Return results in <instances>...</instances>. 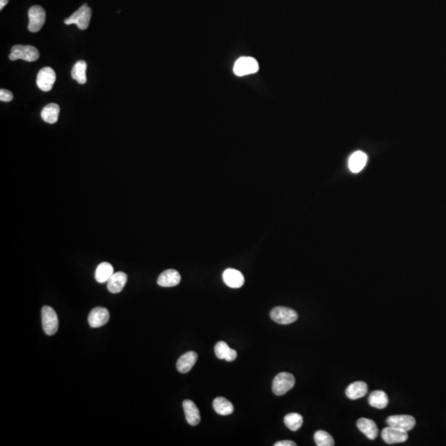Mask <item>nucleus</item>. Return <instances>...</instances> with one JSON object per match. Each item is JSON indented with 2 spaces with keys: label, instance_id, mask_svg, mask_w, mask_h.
<instances>
[{
  "label": "nucleus",
  "instance_id": "nucleus-1",
  "mask_svg": "<svg viewBox=\"0 0 446 446\" xmlns=\"http://www.w3.org/2000/svg\"><path fill=\"white\" fill-rule=\"evenodd\" d=\"M91 16H92V10L90 7H88L87 3H84L71 16L65 18L64 22L65 25L75 24L80 30H86L89 26Z\"/></svg>",
  "mask_w": 446,
  "mask_h": 446
},
{
  "label": "nucleus",
  "instance_id": "nucleus-2",
  "mask_svg": "<svg viewBox=\"0 0 446 446\" xmlns=\"http://www.w3.org/2000/svg\"><path fill=\"white\" fill-rule=\"evenodd\" d=\"M40 54L36 47L32 45H16L12 46L9 60H23L28 62H33L38 60Z\"/></svg>",
  "mask_w": 446,
  "mask_h": 446
},
{
  "label": "nucleus",
  "instance_id": "nucleus-3",
  "mask_svg": "<svg viewBox=\"0 0 446 446\" xmlns=\"http://www.w3.org/2000/svg\"><path fill=\"white\" fill-rule=\"evenodd\" d=\"M295 378L290 373L282 372L275 376L273 381V393L277 396H282L294 388Z\"/></svg>",
  "mask_w": 446,
  "mask_h": 446
},
{
  "label": "nucleus",
  "instance_id": "nucleus-4",
  "mask_svg": "<svg viewBox=\"0 0 446 446\" xmlns=\"http://www.w3.org/2000/svg\"><path fill=\"white\" fill-rule=\"evenodd\" d=\"M41 322L43 331L48 336H53L57 332L59 321L57 314L54 309L49 306H44L41 309Z\"/></svg>",
  "mask_w": 446,
  "mask_h": 446
},
{
  "label": "nucleus",
  "instance_id": "nucleus-5",
  "mask_svg": "<svg viewBox=\"0 0 446 446\" xmlns=\"http://www.w3.org/2000/svg\"><path fill=\"white\" fill-rule=\"evenodd\" d=\"M259 69L257 60L252 57L242 56L239 58L234 64V74L237 76H245L248 74H255Z\"/></svg>",
  "mask_w": 446,
  "mask_h": 446
},
{
  "label": "nucleus",
  "instance_id": "nucleus-6",
  "mask_svg": "<svg viewBox=\"0 0 446 446\" xmlns=\"http://www.w3.org/2000/svg\"><path fill=\"white\" fill-rule=\"evenodd\" d=\"M270 318L274 322L282 325L291 324L296 322L298 318V313L289 308L277 307L270 312Z\"/></svg>",
  "mask_w": 446,
  "mask_h": 446
},
{
  "label": "nucleus",
  "instance_id": "nucleus-7",
  "mask_svg": "<svg viewBox=\"0 0 446 446\" xmlns=\"http://www.w3.org/2000/svg\"><path fill=\"white\" fill-rule=\"evenodd\" d=\"M28 30L31 32H37L42 28L45 21V11L39 5H34L28 10Z\"/></svg>",
  "mask_w": 446,
  "mask_h": 446
},
{
  "label": "nucleus",
  "instance_id": "nucleus-8",
  "mask_svg": "<svg viewBox=\"0 0 446 446\" xmlns=\"http://www.w3.org/2000/svg\"><path fill=\"white\" fill-rule=\"evenodd\" d=\"M56 75L54 69L50 67H44L40 69L36 77V84L38 88L44 92L51 90L55 84Z\"/></svg>",
  "mask_w": 446,
  "mask_h": 446
},
{
  "label": "nucleus",
  "instance_id": "nucleus-9",
  "mask_svg": "<svg viewBox=\"0 0 446 446\" xmlns=\"http://www.w3.org/2000/svg\"><path fill=\"white\" fill-rule=\"evenodd\" d=\"M382 438L387 444L403 443V442L408 441V432L389 426L383 430Z\"/></svg>",
  "mask_w": 446,
  "mask_h": 446
},
{
  "label": "nucleus",
  "instance_id": "nucleus-10",
  "mask_svg": "<svg viewBox=\"0 0 446 446\" xmlns=\"http://www.w3.org/2000/svg\"><path fill=\"white\" fill-rule=\"evenodd\" d=\"M109 312L107 308L98 307L93 308L88 315V323L92 328H98L107 324L109 321Z\"/></svg>",
  "mask_w": 446,
  "mask_h": 446
},
{
  "label": "nucleus",
  "instance_id": "nucleus-11",
  "mask_svg": "<svg viewBox=\"0 0 446 446\" xmlns=\"http://www.w3.org/2000/svg\"><path fill=\"white\" fill-rule=\"evenodd\" d=\"M387 424L390 427L409 432L416 426V419L410 415H394L387 419Z\"/></svg>",
  "mask_w": 446,
  "mask_h": 446
},
{
  "label": "nucleus",
  "instance_id": "nucleus-12",
  "mask_svg": "<svg viewBox=\"0 0 446 446\" xmlns=\"http://www.w3.org/2000/svg\"><path fill=\"white\" fill-rule=\"evenodd\" d=\"M222 279L227 286L232 289H239L243 286L245 279L242 274L235 269H227L222 275Z\"/></svg>",
  "mask_w": 446,
  "mask_h": 446
},
{
  "label": "nucleus",
  "instance_id": "nucleus-13",
  "mask_svg": "<svg viewBox=\"0 0 446 446\" xmlns=\"http://www.w3.org/2000/svg\"><path fill=\"white\" fill-rule=\"evenodd\" d=\"M183 408L187 423L191 426L198 425L201 421L200 413L195 404L191 400L186 399L183 402Z\"/></svg>",
  "mask_w": 446,
  "mask_h": 446
},
{
  "label": "nucleus",
  "instance_id": "nucleus-14",
  "mask_svg": "<svg viewBox=\"0 0 446 446\" xmlns=\"http://www.w3.org/2000/svg\"><path fill=\"white\" fill-rule=\"evenodd\" d=\"M127 275L124 272L114 273L107 280V289L112 294H118L127 284Z\"/></svg>",
  "mask_w": 446,
  "mask_h": 446
},
{
  "label": "nucleus",
  "instance_id": "nucleus-15",
  "mask_svg": "<svg viewBox=\"0 0 446 446\" xmlns=\"http://www.w3.org/2000/svg\"><path fill=\"white\" fill-rule=\"evenodd\" d=\"M181 280V276L177 270H167L160 274V276L158 278L157 284L161 287L176 286L180 283Z\"/></svg>",
  "mask_w": 446,
  "mask_h": 446
},
{
  "label": "nucleus",
  "instance_id": "nucleus-16",
  "mask_svg": "<svg viewBox=\"0 0 446 446\" xmlns=\"http://www.w3.org/2000/svg\"><path fill=\"white\" fill-rule=\"evenodd\" d=\"M198 360V355L194 351H189L184 354L178 360L177 370L182 374H186L192 370Z\"/></svg>",
  "mask_w": 446,
  "mask_h": 446
},
{
  "label": "nucleus",
  "instance_id": "nucleus-17",
  "mask_svg": "<svg viewBox=\"0 0 446 446\" xmlns=\"http://www.w3.org/2000/svg\"><path fill=\"white\" fill-rule=\"evenodd\" d=\"M357 427L362 433L366 436L370 440H375L377 438L379 434V429L377 425L374 421L368 418H361L357 422Z\"/></svg>",
  "mask_w": 446,
  "mask_h": 446
},
{
  "label": "nucleus",
  "instance_id": "nucleus-18",
  "mask_svg": "<svg viewBox=\"0 0 446 446\" xmlns=\"http://www.w3.org/2000/svg\"><path fill=\"white\" fill-rule=\"evenodd\" d=\"M215 355L220 360H226L228 362H232L237 357V353L235 350L230 348L224 341H219L215 346Z\"/></svg>",
  "mask_w": 446,
  "mask_h": 446
},
{
  "label": "nucleus",
  "instance_id": "nucleus-19",
  "mask_svg": "<svg viewBox=\"0 0 446 446\" xmlns=\"http://www.w3.org/2000/svg\"><path fill=\"white\" fill-rule=\"evenodd\" d=\"M368 393V385L363 381H357L350 384L346 390V395L351 400L361 399Z\"/></svg>",
  "mask_w": 446,
  "mask_h": 446
},
{
  "label": "nucleus",
  "instance_id": "nucleus-20",
  "mask_svg": "<svg viewBox=\"0 0 446 446\" xmlns=\"http://www.w3.org/2000/svg\"><path fill=\"white\" fill-rule=\"evenodd\" d=\"M368 157L365 153L356 151L351 155L349 159V168L353 173H359L365 168L367 163Z\"/></svg>",
  "mask_w": 446,
  "mask_h": 446
},
{
  "label": "nucleus",
  "instance_id": "nucleus-21",
  "mask_svg": "<svg viewBox=\"0 0 446 446\" xmlns=\"http://www.w3.org/2000/svg\"><path fill=\"white\" fill-rule=\"evenodd\" d=\"M60 113V107L56 103H49L43 107L41 116L43 121L50 124H54L58 121Z\"/></svg>",
  "mask_w": 446,
  "mask_h": 446
},
{
  "label": "nucleus",
  "instance_id": "nucleus-22",
  "mask_svg": "<svg viewBox=\"0 0 446 446\" xmlns=\"http://www.w3.org/2000/svg\"><path fill=\"white\" fill-rule=\"evenodd\" d=\"M369 404L373 408L384 409L389 404V398L386 393L381 390L373 392L369 397Z\"/></svg>",
  "mask_w": 446,
  "mask_h": 446
},
{
  "label": "nucleus",
  "instance_id": "nucleus-23",
  "mask_svg": "<svg viewBox=\"0 0 446 446\" xmlns=\"http://www.w3.org/2000/svg\"><path fill=\"white\" fill-rule=\"evenodd\" d=\"M215 412L221 416H227L233 413L234 407L231 402L223 397H218L213 401Z\"/></svg>",
  "mask_w": 446,
  "mask_h": 446
},
{
  "label": "nucleus",
  "instance_id": "nucleus-24",
  "mask_svg": "<svg viewBox=\"0 0 446 446\" xmlns=\"http://www.w3.org/2000/svg\"><path fill=\"white\" fill-rule=\"evenodd\" d=\"M86 69H87V63L84 60H79L74 64L72 69L71 76L74 80H76L79 84H84L87 82L86 76Z\"/></svg>",
  "mask_w": 446,
  "mask_h": 446
},
{
  "label": "nucleus",
  "instance_id": "nucleus-25",
  "mask_svg": "<svg viewBox=\"0 0 446 446\" xmlns=\"http://www.w3.org/2000/svg\"><path fill=\"white\" fill-rule=\"evenodd\" d=\"M113 273V268L112 265L107 262L101 263L96 269L95 279L98 283H105L112 276Z\"/></svg>",
  "mask_w": 446,
  "mask_h": 446
},
{
  "label": "nucleus",
  "instance_id": "nucleus-26",
  "mask_svg": "<svg viewBox=\"0 0 446 446\" xmlns=\"http://www.w3.org/2000/svg\"><path fill=\"white\" fill-rule=\"evenodd\" d=\"M284 424L289 430L296 432L300 429L303 423V418L298 413H289L285 416L284 419Z\"/></svg>",
  "mask_w": 446,
  "mask_h": 446
},
{
  "label": "nucleus",
  "instance_id": "nucleus-27",
  "mask_svg": "<svg viewBox=\"0 0 446 446\" xmlns=\"http://www.w3.org/2000/svg\"><path fill=\"white\" fill-rule=\"evenodd\" d=\"M314 441L318 446H333L334 439L328 432L325 431H318L314 435Z\"/></svg>",
  "mask_w": 446,
  "mask_h": 446
},
{
  "label": "nucleus",
  "instance_id": "nucleus-28",
  "mask_svg": "<svg viewBox=\"0 0 446 446\" xmlns=\"http://www.w3.org/2000/svg\"><path fill=\"white\" fill-rule=\"evenodd\" d=\"M13 99V94L10 91L1 88L0 89V100L2 102H10Z\"/></svg>",
  "mask_w": 446,
  "mask_h": 446
},
{
  "label": "nucleus",
  "instance_id": "nucleus-29",
  "mask_svg": "<svg viewBox=\"0 0 446 446\" xmlns=\"http://www.w3.org/2000/svg\"><path fill=\"white\" fill-rule=\"evenodd\" d=\"M297 444L295 442H291V441H282V442H277L275 443V446H296Z\"/></svg>",
  "mask_w": 446,
  "mask_h": 446
},
{
  "label": "nucleus",
  "instance_id": "nucleus-30",
  "mask_svg": "<svg viewBox=\"0 0 446 446\" xmlns=\"http://www.w3.org/2000/svg\"><path fill=\"white\" fill-rule=\"evenodd\" d=\"M8 3V0H0V10H2Z\"/></svg>",
  "mask_w": 446,
  "mask_h": 446
}]
</instances>
